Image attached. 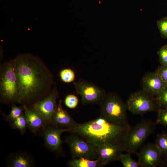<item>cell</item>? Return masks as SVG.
I'll list each match as a JSON object with an SVG mask.
<instances>
[{"instance_id": "obj_1", "label": "cell", "mask_w": 167, "mask_h": 167, "mask_svg": "<svg viewBox=\"0 0 167 167\" xmlns=\"http://www.w3.org/2000/svg\"><path fill=\"white\" fill-rule=\"evenodd\" d=\"M14 60L19 91V104H33L47 96L54 81L41 59L25 54L19 55Z\"/></svg>"}, {"instance_id": "obj_2", "label": "cell", "mask_w": 167, "mask_h": 167, "mask_svg": "<svg viewBox=\"0 0 167 167\" xmlns=\"http://www.w3.org/2000/svg\"><path fill=\"white\" fill-rule=\"evenodd\" d=\"M131 128L115 125L100 117L84 123H77L68 129L67 132L76 134L98 147L108 143L122 144Z\"/></svg>"}, {"instance_id": "obj_3", "label": "cell", "mask_w": 167, "mask_h": 167, "mask_svg": "<svg viewBox=\"0 0 167 167\" xmlns=\"http://www.w3.org/2000/svg\"><path fill=\"white\" fill-rule=\"evenodd\" d=\"M0 72L1 102L6 104H19V91L14 60L2 64Z\"/></svg>"}, {"instance_id": "obj_4", "label": "cell", "mask_w": 167, "mask_h": 167, "mask_svg": "<svg viewBox=\"0 0 167 167\" xmlns=\"http://www.w3.org/2000/svg\"><path fill=\"white\" fill-rule=\"evenodd\" d=\"M100 116L116 125L131 128L126 115V104L117 96L106 94L100 104Z\"/></svg>"}, {"instance_id": "obj_5", "label": "cell", "mask_w": 167, "mask_h": 167, "mask_svg": "<svg viewBox=\"0 0 167 167\" xmlns=\"http://www.w3.org/2000/svg\"><path fill=\"white\" fill-rule=\"evenodd\" d=\"M156 123L150 120L143 119L126 135L122 145L124 151L128 153H136L148 137L154 131Z\"/></svg>"}, {"instance_id": "obj_6", "label": "cell", "mask_w": 167, "mask_h": 167, "mask_svg": "<svg viewBox=\"0 0 167 167\" xmlns=\"http://www.w3.org/2000/svg\"><path fill=\"white\" fill-rule=\"evenodd\" d=\"M77 93L83 104H100L106 95L103 88L91 82L79 79L74 83Z\"/></svg>"}, {"instance_id": "obj_7", "label": "cell", "mask_w": 167, "mask_h": 167, "mask_svg": "<svg viewBox=\"0 0 167 167\" xmlns=\"http://www.w3.org/2000/svg\"><path fill=\"white\" fill-rule=\"evenodd\" d=\"M64 142L69 147L72 159L84 158L95 160L98 158L97 147L83 138L71 135L67 137Z\"/></svg>"}, {"instance_id": "obj_8", "label": "cell", "mask_w": 167, "mask_h": 167, "mask_svg": "<svg viewBox=\"0 0 167 167\" xmlns=\"http://www.w3.org/2000/svg\"><path fill=\"white\" fill-rule=\"evenodd\" d=\"M58 97V92L55 87L47 96L32 104L31 108L41 114L48 125H51L52 116L56 108V101Z\"/></svg>"}, {"instance_id": "obj_9", "label": "cell", "mask_w": 167, "mask_h": 167, "mask_svg": "<svg viewBox=\"0 0 167 167\" xmlns=\"http://www.w3.org/2000/svg\"><path fill=\"white\" fill-rule=\"evenodd\" d=\"M126 105L127 109L135 114H141L151 112L154 109L152 101L144 91L132 94L128 99Z\"/></svg>"}, {"instance_id": "obj_10", "label": "cell", "mask_w": 167, "mask_h": 167, "mask_svg": "<svg viewBox=\"0 0 167 167\" xmlns=\"http://www.w3.org/2000/svg\"><path fill=\"white\" fill-rule=\"evenodd\" d=\"M67 131L68 129L50 125L47 126L40 135L43 138L46 148L56 154L61 155L63 154L61 135L63 132Z\"/></svg>"}, {"instance_id": "obj_11", "label": "cell", "mask_w": 167, "mask_h": 167, "mask_svg": "<svg viewBox=\"0 0 167 167\" xmlns=\"http://www.w3.org/2000/svg\"><path fill=\"white\" fill-rule=\"evenodd\" d=\"M136 153L140 166L156 167L161 163L162 158L161 152L155 143L145 145Z\"/></svg>"}, {"instance_id": "obj_12", "label": "cell", "mask_w": 167, "mask_h": 167, "mask_svg": "<svg viewBox=\"0 0 167 167\" xmlns=\"http://www.w3.org/2000/svg\"><path fill=\"white\" fill-rule=\"evenodd\" d=\"M98 158L102 166L115 161L119 160L124 151L122 144L105 143L97 147Z\"/></svg>"}, {"instance_id": "obj_13", "label": "cell", "mask_w": 167, "mask_h": 167, "mask_svg": "<svg viewBox=\"0 0 167 167\" xmlns=\"http://www.w3.org/2000/svg\"><path fill=\"white\" fill-rule=\"evenodd\" d=\"M23 106L28 128L33 133L40 135L48 126L46 121L41 114L33 109L28 108L25 105Z\"/></svg>"}, {"instance_id": "obj_14", "label": "cell", "mask_w": 167, "mask_h": 167, "mask_svg": "<svg viewBox=\"0 0 167 167\" xmlns=\"http://www.w3.org/2000/svg\"><path fill=\"white\" fill-rule=\"evenodd\" d=\"M142 84L144 92L156 96L167 86L156 72L151 73L144 76L142 79Z\"/></svg>"}, {"instance_id": "obj_15", "label": "cell", "mask_w": 167, "mask_h": 167, "mask_svg": "<svg viewBox=\"0 0 167 167\" xmlns=\"http://www.w3.org/2000/svg\"><path fill=\"white\" fill-rule=\"evenodd\" d=\"M76 124L70 114L63 108L62 101L60 100L53 115L51 125L68 129Z\"/></svg>"}, {"instance_id": "obj_16", "label": "cell", "mask_w": 167, "mask_h": 167, "mask_svg": "<svg viewBox=\"0 0 167 167\" xmlns=\"http://www.w3.org/2000/svg\"><path fill=\"white\" fill-rule=\"evenodd\" d=\"M6 163V165L10 167H32L35 165L33 160L30 155L21 151L11 154Z\"/></svg>"}, {"instance_id": "obj_17", "label": "cell", "mask_w": 167, "mask_h": 167, "mask_svg": "<svg viewBox=\"0 0 167 167\" xmlns=\"http://www.w3.org/2000/svg\"><path fill=\"white\" fill-rule=\"evenodd\" d=\"M68 166L71 167H98L102 166L98 158L92 160L84 158L72 159L67 163Z\"/></svg>"}, {"instance_id": "obj_18", "label": "cell", "mask_w": 167, "mask_h": 167, "mask_svg": "<svg viewBox=\"0 0 167 167\" xmlns=\"http://www.w3.org/2000/svg\"><path fill=\"white\" fill-rule=\"evenodd\" d=\"M155 144L160 149L162 158L167 161V132H164L157 134Z\"/></svg>"}, {"instance_id": "obj_19", "label": "cell", "mask_w": 167, "mask_h": 167, "mask_svg": "<svg viewBox=\"0 0 167 167\" xmlns=\"http://www.w3.org/2000/svg\"><path fill=\"white\" fill-rule=\"evenodd\" d=\"M10 125L13 128L19 131L21 134H24L27 128H28L24 113L14 120L10 122Z\"/></svg>"}, {"instance_id": "obj_20", "label": "cell", "mask_w": 167, "mask_h": 167, "mask_svg": "<svg viewBox=\"0 0 167 167\" xmlns=\"http://www.w3.org/2000/svg\"><path fill=\"white\" fill-rule=\"evenodd\" d=\"M24 111L23 106L18 107L13 104L9 113L4 116V120L10 122L21 115Z\"/></svg>"}, {"instance_id": "obj_21", "label": "cell", "mask_w": 167, "mask_h": 167, "mask_svg": "<svg viewBox=\"0 0 167 167\" xmlns=\"http://www.w3.org/2000/svg\"><path fill=\"white\" fill-rule=\"evenodd\" d=\"M131 153H121L119 158L120 161L124 167H138L140 166L138 162L133 160L131 156Z\"/></svg>"}, {"instance_id": "obj_22", "label": "cell", "mask_w": 167, "mask_h": 167, "mask_svg": "<svg viewBox=\"0 0 167 167\" xmlns=\"http://www.w3.org/2000/svg\"><path fill=\"white\" fill-rule=\"evenodd\" d=\"M60 76L62 80L66 83H70L73 81L75 76L74 71L68 68L62 70L60 72Z\"/></svg>"}, {"instance_id": "obj_23", "label": "cell", "mask_w": 167, "mask_h": 167, "mask_svg": "<svg viewBox=\"0 0 167 167\" xmlns=\"http://www.w3.org/2000/svg\"><path fill=\"white\" fill-rule=\"evenodd\" d=\"M156 100L159 107L162 108L167 107V86L156 96Z\"/></svg>"}, {"instance_id": "obj_24", "label": "cell", "mask_w": 167, "mask_h": 167, "mask_svg": "<svg viewBox=\"0 0 167 167\" xmlns=\"http://www.w3.org/2000/svg\"><path fill=\"white\" fill-rule=\"evenodd\" d=\"M156 123L167 127V107L160 108L158 110Z\"/></svg>"}, {"instance_id": "obj_25", "label": "cell", "mask_w": 167, "mask_h": 167, "mask_svg": "<svg viewBox=\"0 0 167 167\" xmlns=\"http://www.w3.org/2000/svg\"><path fill=\"white\" fill-rule=\"evenodd\" d=\"M79 100L75 95L70 94L67 95L65 98L64 103L65 105L70 109H74L77 105Z\"/></svg>"}, {"instance_id": "obj_26", "label": "cell", "mask_w": 167, "mask_h": 167, "mask_svg": "<svg viewBox=\"0 0 167 167\" xmlns=\"http://www.w3.org/2000/svg\"><path fill=\"white\" fill-rule=\"evenodd\" d=\"M157 25L161 36L167 38V17L158 20Z\"/></svg>"}, {"instance_id": "obj_27", "label": "cell", "mask_w": 167, "mask_h": 167, "mask_svg": "<svg viewBox=\"0 0 167 167\" xmlns=\"http://www.w3.org/2000/svg\"><path fill=\"white\" fill-rule=\"evenodd\" d=\"M160 61L162 65H167V45L163 46L158 52Z\"/></svg>"}, {"instance_id": "obj_28", "label": "cell", "mask_w": 167, "mask_h": 167, "mask_svg": "<svg viewBox=\"0 0 167 167\" xmlns=\"http://www.w3.org/2000/svg\"><path fill=\"white\" fill-rule=\"evenodd\" d=\"M167 85V65H162L156 72Z\"/></svg>"}]
</instances>
